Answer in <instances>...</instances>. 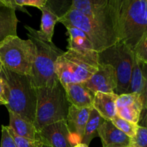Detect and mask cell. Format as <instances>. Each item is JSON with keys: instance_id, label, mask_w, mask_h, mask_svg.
I'll list each match as a JSON object with an SVG mask.
<instances>
[{"instance_id": "6da1fadb", "label": "cell", "mask_w": 147, "mask_h": 147, "mask_svg": "<svg viewBox=\"0 0 147 147\" xmlns=\"http://www.w3.org/2000/svg\"><path fill=\"white\" fill-rule=\"evenodd\" d=\"M29 40L35 47V57L31 76H29L35 88L52 87L59 83L55 73V63L57 58L64 53L53 42H48L39 30L24 25Z\"/></svg>"}, {"instance_id": "7a4b0ae2", "label": "cell", "mask_w": 147, "mask_h": 147, "mask_svg": "<svg viewBox=\"0 0 147 147\" xmlns=\"http://www.w3.org/2000/svg\"><path fill=\"white\" fill-rule=\"evenodd\" d=\"M116 32L119 41L134 51L147 34V0H119Z\"/></svg>"}, {"instance_id": "3957f363", "label": "cell", "mask_w": 147, "mask_h": 147, "mask_svg": "<svg viewBox=\"0 0 147 147\" xmlns=\"http://www.w3.org/2000/svg\"><path fill=\"white\" fill-rule=\"evenodd\" d=\"M0 78L7 83L9 88L8 111L13 112L27 121L34 123L37 107L36 88L28 76L17 74L4 66Z\"/></svg>"}, {"instance_id": "277c9868", "label": "cell", "mask_w": 147, "mask_h": 147, "mask_svg": "<svg viewBox=\"0 0 147 147\" xmlns=\"http://www.w3.org/2000/svg\"><path fill=\"white\" fill-rule=\"evenodd\" d=\"M98 53L67 50L57 58L55 73L63 88L70 83H83L98 68Z\"/></svg>"}, {"instance_id": "5b68a950", "label": "cell", "mask_w": 147, "mask_h": 147, "mask_svg": "<svg viewBox=\"0 0 147 147\" xmlns=\"http://www.w3.org/2000/svg\"><path fill=\"white\" fill-rule=\"evenodd\" d=\"M36 94L37 107L34 125L37 132L47 125L66 120L70 104L60 82L52 87L36 88Z\"/></svg>"}, {"instance_id": "8992f818", "label": "cell", "mask_w": 147, "mask_h": 147, "mask_svg": "<svg viewBox=\"0 0 147 147\" xmlns=\"http://www.w3.org/2000/svg\"><path fill=\"white\" fill-rule=\"evenodd\" d=\"M58 22L62 23L65 27L73 26L84 32L97 53L103 51L119 41L117 32L113 26L90 18L70 7L59 17Z\"/></svg>"}, {"instance_id": "52a82bcc", "label": "cell", "mask_w": 147, "mask_h": 147, "mask_svg": "<svg viewBox=\"0 0 147 147\" xmlns=\"http://www.w3.org/2000/svg\"><path fill=\"white\" fill-rule=\"evenodd\" d=\"M35 47L30 40L9 36L0 42V60L7 70L23 76H31Z\"/></svg>"}, {"instance_id": "ba28073f", "label": "cell", "mask_w": 147, "mask_h": 147, "mask_svg": "<svg viewBox=\"0 0 147 147\" xmlns=\"http://www.w3.org/2000/svg\"><path fill=\"white\" fill-rule=\"evenodd\" d=\"M134 60V52L121 41L98 53V63L110 65L116 70L118 84L114 93L118 96L127 93Z\"/></svg>"}, {"instance_id": "9c48e42d", "label": "cell", "mask_w": 147, "mask_h": 147, "mask_svg": "<svg viewBox=\"0 0 147 147\" xmlns=\"http://www.w3.org/2000/svg\"><path fill=\"white\" fill-rule=\"evenodd\" d=\"M117 84L115 69L110 65L103 63H99L97 71L89 80L83 83L86 87L95 93H113Z\"/></svg>"}, {"instance_id": "30bf717a", "label": "cell", "mask_w": 147, "mask_h": 147, "mask_svg": "<svg viewBox=\"0 0 147 147\" xmlns=\"http://www.w3.org/2000/svg\"><path fill=\"white\" fill-rule=\"evenodd\" d=\"M39 134L42 144L51 147H73L66 120L51 123L43 127Z\"/></svg>"}, {"instance_id": "8fae6325", "label": "cell", "mask_w": 147, "mask_h": 147, "mask_svg": "<svg viewBox=\"0 0 147 147\" xmlns=\"http://www.w3.org/2000/svg\"><path fill=\"white\" fill-rule=\"evenodd\" d=\"M144 109L142 97L138 93L119 96L116 100V113L121 118L138 124Z\"/></svg>"}, {"instance_id": "7c38bea8", "label": "cell", "mask_w": 147, "mask_h": 147, "mask_svg": "<svg viewBox=\"0 0 147 147\" xmlns=\"http://www.w3.org/2000/svg\"><path fill=\"white\" fill-rule=\"evenodd\" d=\"M92 108H77L72 105L69 107L66 122L74 146L81 144Z\"/></svg>"}, {"instance_id": "4fadbf2b", "label": "cell", "mask_w": 147, "mask_h": 147, "mask_svg": "<svg viewBox=\"0 0 147 147\" xmlns=\"http://www.w3.org/2000/svg\"><path fill=\"white\" fill-rule=\"evenodd\" d=\"M103 147H131V139L119 130L111 121H105L98 129Z\"/></svg>"}, {"instance_id": "5bb4252c", "label": "cell", "mask_w": 147, "mask_h": 147, "mask_svg": "<svg viewBox=\"0 0 147 147\" xmlns=\"http://www.w3.org/2000/svg\"><path fill=\"white\" fill-rule=\"evenodd\" d=\"M127 93H138L143 100L144 109L147 106V65L134 56L133 70Z\"/></svg>"}, {"instance_id": "9a60e30c", "label": "cell", "mask_w": 147, "mask_h": 147, "mask_svg": "<svg viewBox=\"0 0 147 147\" xmlns=\"http://www.w3.org/2000/svg\"><path fill=\"white\" fill-rule=\"evenodd\" d=\"M18 22L10 0H0V42L9 36L17 35Z\"/></svg>"}, {"instance_id": "2e32d148", "label": "cell", "mask_w": 147, "mask_h": 147, "mask_svg": "<svg viewBox=\"0 0 147 147\" xmlns=\"http://www.w3.org/2000/svg\"><path fill=\"white\" fill-rule=\"evenodd\" d=\"M64 89L70 105L77 108L93 107L96 93L89 90L83 83H70Z\"/></svg>"}, {"instance_id": "e0dca14e", "label": "cell", "mask_w": 147, "mask_h": 147, "mask_svg": "<svg viewBox=\"0 0 147 147\" xmlns=\"http://www.w3.org/2000/svg\"><path fill=\"white\" fill-rule=\"evenodd\" d=\"M119 96L116 93H96L93 103V108L106 121H111L116 113V100Z\"/></svg>"}, {"instance_id": "ac0fdd59", "label": "cell", "mask_w": 147, "mask_h": 147, "mask_svg": "<svg viewBox=\"0 0 147 147\" xmlns=\"http://www.w3.org/2000/svg\"><path fill=\"white\" fill-rule=\"evenodd\" d=\"M9 127L15 134L33 141H40L39 134L34 123L27 121L13 112L9 111Z\"/></svg>"}, {"instance_id": "d6986e66", "label": "cell", "mask_w": 147, "mask_h": 147, "mask_svg": "<svg viewBox=\"0 0 147 147\" xmlns=\"http://www.w3.org/2000/svg\"><path fill=\"white\" fill-rule=\"evenodd\" d=\"M65 27L69 36L67 50L83 53L95 51L91 42L84 32L73 26L67 25Z\"/></svg>"}, {"instance_id": "ffe728a7", "label": "cell", "mask_w": 147, "mask_h": 147, "mask_svg": "<svg viewBox=\"0 0 147 147\" xmlns=\"http://www.w3.org/2000/svg\"><path fill=\"white\" fill-rule=\"evenodd\" d=\"M42 11L41 25L39 30L45 40L48 42H53L54 29L56 23L58 22L59 16L52 7L50 1H47L45 5L40 9Z\"/></svg>"}, {"instance_id": "44dd1931", "label": "cell", "mask_w": 147, "mask_h": 147, "mask_svg": "<svg viewBox=\"0 0 147 147\" xmlns=\"http://www.w3.org/2000/svg\"><path fill=\"white\" fill-rule=\"evenodd\" d=\"M105 121L106 120L98 113L97 111L92 108L91 111L89 115L88 120L85 127L84 134L81 144L88 146L93 138L98 136V129Z\"/></svg>"}, {"instance_id": "7402d4cb", "label": "cell", "mask_w": 147, "mask_h": 147, "mask_svg": "<svg viewBox=\"0 0 147 147\" xmlns=\"http://www.w3.org/2000/svg\"><path fill=\"white\" fill-rule=\"evenodd\" d=\"M111 122L119 129L123 133L127 135L131 139H133L136 134L139 125L136 123H132V122L123 119L116 115V116L113 118Z\"/></svg>"}, {"instance_id": "603a6c76", "label": "cell", "mask_w": 147, "mask_h": 147, "mask_svg": "<svg viewBox=\"0 0 147 147\" xmlns=\"http://www.w3.org/2000/svg\"><path fill=\"white\" fill-rule=\"evenodd\" d=\"M8 129L9 131V134H11V137H12L13 140H14L16 147H41L42 144V143L40 141L30 140V139H25V138L17 136L10 129V127L9 126Z\"/></svg>"}, {"instance_id": "cb8c5ba5", "label": "cell", "mask_w": 147, "mask_h": 147, "mask_svg": "<svg viewBox=\"0 0 147 147\" xmlns=\"http://www.w3.org/2000/svg\"><path fill=\"white\" fill-rule=\"evenodd\" d=\"M133 52L138 60L147 65V34L142 37Z\"/></svg>"}, {"instance_id": "d4e9b609", "label": "cell", "mask_w": 147, "mask_h": 147, "mask_svg": "<svg viewBox=\"0 0 147 147\" xmlns=\"http://www.w3.org/2000/svg\"><path fill=\"white\" fill-rule=\"evenodd\" d=\"M131 146L147 147V128L139 126L136 134L131 139Z\"/></svg>"}, {"instance_id": "484cf974", "label": "cell", "mask_w": 147, "mask_h": 147, "mask_svg": "<svg viewBox=\"0 0 147 147\" xmlns=\"http://www.w3.org/2000/svg\"><path fill=\"white\" fill-rule=\"evenodd\" d=\"M1 147H16L14 140L9 131L8 126H1Z\"/></svg>"}, {"instance_id": "4316f807", "label": "cell", "mask_w": 147, "mask_h": 147, "mask_svg": "<svg viewBox=\"0 0 147 147\" xmlns=\"http://www.w3.org/2000/svg\"><path fill=\"white\" fill-rule=\"evenodd\" d=\"M18 5L24 7V6H30L34 7L41 9L46 4L47 0H14Z\"/></svg>"}, {"instance_id": "83f0119b", "label": "cell", "mask_w": 147, "mask_h": 147, "mask_svg": "<svg viewBox=\"0 0 147 147\" xmlns=\"http://www.w3.org/2000/svg\"><path fill=\"white\" fill-rule=\"evenodd\" d=\"M9 88L5 80L0 78V105H6L8 103Z\"/></svg>"}, {"instance_id": "f1b7e54d", "label": "cell", "mask_w": 147, "mask_h": 147, "mask_svg": "<svg viewBox=\"0 0 147 147\" xmlns=\"http://www.w3.org/2000/svg\"><path fill=\"white\" fill-rule=\"evenodd\" d=\"M139 126H143V127L147 128V106L146 109L142 111V115H141L140 121L138 123Z\"/></svg>"}, {"instance_id": "f546056e", "label": "cell", "mask_w": 147, "mask_h": 147, "mask_svg": "<svg viewBox=\"0 0 147 147\" xmlns=\"http://www.w3.org/2000/svg\"><path fill=\"white\" fill-rule=\"evenodd\" d=\"M73 147H88V146L87 145H86V144H78V145H76V146H75Z\"/></svg>"}, {"instance_id": "4dcf8cb0", "label": "cell", "mask_w": 147, "mask_h": 147, "mask_svg": "<svg viewBox=\"0 0 147 147\" xmlns=\"http://www.w3.org/2000/svg\"><path fill=\"white\" fill-rule=\"evenodd\" d=\"M2 67H3L2 63H1V60H0V74H1V69H2Z\"/></svg>"}, {"instance_id": "1f68e13d", "label": "cell", "mask_w": 147, "mask_h": 147, "mask_svg": "<svg viewBox=\"0 0 147 147\" xmlns=\"http://www.w3.org/2000/svg\"><path fill=\"white\" fill-rule=\"evenodd\" d=\"M41 147H51V146H49V145H47V144H42Z\"/></svg>"}, {"instance_id": "d6a6232c", "label": "cell", "mask_w": 147, "mask_h": 147, "mask_svg": "<svg viewBox=\"0 0 147 147\" xmlns=\"http://www.w3.org/2000/svg\"><path fill=\"white\" fill-rule=\"evenodd\" d=\"M131 147H133V146H131Z\"/></svg>"}]
</instances>
